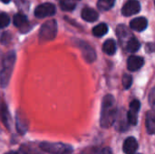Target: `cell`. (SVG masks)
I'll return each instance as SVG.
<instances>
[{"mask_svg":"<svg viewBox=\"0 0 155 154\" xmlns=\"http://www.w3.org/2000/svg\"><path fill=\"white\" fill-rule=\"evenodd\" d=\"M117 114V108L115 99L112 94H107L104 96L102 103L100 124L103 128L111 127L115 121Z\"/></svg>","mask_w":155,"mask_h":154,"instance_id":"obj_1","label":"cell"},{"mask_svg":"<svg viewBox=\"0 0 155 154\" xmlns=\"http://www.w3.org/2000/svg\"><path fill=\"white\" fill-rule=\"evenodd\" d=\"M15 63V54L14 51H10L5 55L3 59L2 69L0 71V84L3 88H5L9 83Z\"/></svg>","mask_w":155,"mask_h":154,"instance_id":"obj_2","label":"cell"},{"mask_svg":"<svg viewBox=\"0 0 155 154\" xmlns=\"http://www.w3.org/2000/svg\"><path fill=\"white\" fill-rule=\"evenodd\" d=\"M39 147L43 152L49 154H71L74 152L71 145L62 143H42Z\"/></svg>","mask_w":155,"mask_h":154,"instance_id":"obj_3","label":"cell"},{"mask_svg":"<svg viewBox=\"0 0 155 154\" xmlns=\"http://www.w3.org/2000/svg\"><path fill=\"white\" fill-rule=\"evenodd\" d=\"M57 34V23L55 20H50L45 22L39 31L40 43H45L54 39Z\"/></svg>","mask_w":155,"mask_h":154,"instance_id":"obj_4","label":"cell"},{"mask_svg":"<svg viewBox=\"0 0 155 154\" xmlns=\"http://www.w3.org/2000/svg\"><path fill=\"white\" fill-rule=\"evenodd\" d=\"M55 11H56V8L54 5L51 3H45L36 6L35 10V15L37 18H45L47 16L54 15L55 14Z\"/></svg>","mask_w":155,"mask_h":154,"instance_id":"obj_5","label":"cell"},{"mask_svg":"<svg viewBox=\"0 0 155 154\" xmlns=\"http://www.w3.org/2000/svg\"><path fill=\"white\" fill-rule=\"evenodd\" d=\"M141 108V103L138 100H134L130 103V108L127 113L128 122L131 125H136L138 122V113Z\"/></svg>","mask_w":155,"mask_h":154,"instance_id":"obj_6","label":"cell"},{"mask_svg":"<svg viewBox=\"0 0 155 154\" xmlns=\"http://www.w3.org/2000/svg\"><path fill=\"white\" fill-rule=\"evenodd\" d=\"M141 10V5L139 1L137 0H129L126 2L123 8H122V14L124 16H131L134 15H136Z\"/></svg>","mask_w":155,"mask_h":154,"instance_id":"obj_7","label":"cell"},{"mask_svg":"<svg viewBox=\"0 0 155 154\" xmlns=\"http://www.w3.org/2000/svg\"><path fill=\"white\" fill-rule=\"evenodd\" d=\"M114 123H115V127H116L117 131L124 132V131H126L128 129V126H129L130 123L128 122L127 113H125V111L124 109L120 110L119 112L117 111V114H116Z\"/></svg>","mask_w":155,"mask_h":154,"instance_id":"obj_8","label":"cell"},{"mask_svg":"<svg viewBox=\"0 0 155 154\" xmlns=\"http://www.w3.org/2000/svg\"><path fill=\"white\" fill-rule=\"evenodd\" d=\"M16 129L20 134L26 133L28 129V121L25 113L21 111H18L16 113Z\"/></svg>","mask_w":155,"mask_h":154,"instance_id":"obj_9","label":"cell"},{"mask_svg":"<svg viewBox=\"0 0 155 154\" xmlns=\"http://www.w3.org/2000/svg\"><path fill=\"white\" fill-rule=\"evenodd\" d=\"M79 46L82 50V53H83V55L84 57V59L89 62V63H92L95 60L96 58V54H95V52L94 50L90 46L88 45L87 44H84L83 42H80L79 43Z\"/></svg>","mask_w":155,"mask_h":154,"instance_id":"obj_10","label":"cell"},{"mask_svg":"<svg viewBox=\"0 0 155 154\" xmlns=\"http://www.w3.org/2000/svg\"><path fill=\"white\" fill-rule=\"evenodd\" d=\"M143 64H144L143 58H142L140 56L133 55V56H130L127 61V67L130 71L134 72V71H137L140 68H142Z\"/></svg>","mask_w":155,"mask_h":154,"instance_id":"obj_11","label":"cell"},{"mask_svg":"<svg viewBox=\"0 0 155 154\" xmlns=\"http://www.w3.org/2000/svg\"><path fill=\"white\" fill-rule=\"evenodd\" d=\"M124 152L125 154H134L138 149V143L135 138L129 137L124 143Z\"/></svg>","mask_w":155,"mask_h":154,"instance_id":"obj_12","label":"cell"},{"mask_svg":"<svg viewBox=\"0 0 155 154\" xmlns=\"http://www.w3.org/2000/svg\"><path fill=\"white\" fill-rule=\"evenodd\" d=\"M148 21L145 17H136L133 19L130 23V26L133 30L137 32H142L147 28Z\"/></svg>","mask_w":155,"mask_h":154,"instance_id":"obj_13","label":"cell"},{"mask_svg":"<svg viewBox=\"0 0 155 154\" xmlns=\"http://www.w3.org/2000/svg\"><path fill=\"white\" fill-rule=\"evenodd\" d=\"M82 18L87 22H94L98 19L99 17V15L98 13L93 9V8H90V7H85L82 10Z\"/></svg>","mask_w":155,"mask_h":154,"instance_id":"obj_14","label":"cell"},{"mask_svg":"<svg viewBox=\"0 0 155 154\" xmlns=\"http://www.w3.org/2000/svg\"><path fill=\"white\" fill-rule=\"evenodd\" d=\"M146 128L150 134L155 133V110H152L146 114Z\"/></svg>","mask_w":155,"mask_h":154,"instance_id":"obj_15","label":"cell"},{"mask_svg":"<svg viewBox=\"0 0 155 154\" xmlns=\"http://www.w3.org/2000/svg\"><path fill=\"white\" fill-rule=\"evenodd\" d=\"M0 118L3 122V123L5 125V127L10 128V123H11L10 114H9L7 107L5 103L0 104Z\"/></svg>","mask_w":155,"mask_h":154,"instance_id":"obj_16","label":"cell"},{"mask_svg":"<svg viewBox=\"0 0 155 154\" xmlns=\"http://www.w3.org/2000/svg\"><path fill=\"white\" fill-rule=\"evenodd\" d=\"M103 51L109 55H113L116 52V43L113 39H108L104 43Z\"/></svg>","mask_w":155,"mask_h":154,"instance_id":"obj_17","label":"cell"},{"mask_svg":"<svg viewBox=\"0 0 155 154\" xmlns=\"http://www.w3.org/2000/svg\"><path fill=\"white\" fill-rule=\"evenodd\" d=\"M14 25L17 28H24L25 26L28 25V20L27 17L25 15L17 14L14 16Z\"/></svg>","mask_w":155,"mask_h":154,"instance_id":"obj_18","label":"cell"},{"mask_svg":"<svg viewBox=\"0 0 155 154\" xmlns=\"http://www.w3.org/2000/svg\"><path fill=\"white\" fill-rule=\"evenodd\" d=\"M140 46H141V44L140 42L134 38V37H131L128 42H127V45H126V50L130 53H134V52H137L139 49H140Z\"/></svg>","mask_w":155,"mask_h":154,"instance_id":"obj_19","label":"cell"},{"mask_svg":"<svg viewBox=\"0 0 155 154\" xmlns=\"http://www.w3.org/2000/svg\"><path fill=\"white\" fill-rule=\"evenodd\" d=\"M107 32H108V26L106 24H104V23L99 24L93 28V34L97 37L104 36Z\"/></svg>","mask_w":155,"mask_h":154,"instance_id":"obj_20","label":"cell"},{"mask_svg":"<svg viewBox=\"0 0 155 154\" xmlns=\"http://www.w3.org/2000/svg\"><path fill=\"white\" fill-rule=\"evenodd\" d=\"M115 0H98L97 6L102 11H108L114 5Z\"/></svg>","mask_w":155,"mask_h":154,"instance_id":"obj_21","label":"cell"},{"mask_svg":"<svg viewBox=\"0 0 155 154\" xmlns=\"http://www.w3.org/2000/svg\"><path fill=\"white\" fill-rule=\"evenodd\" d=\"M21 152L23 154H43L42 153V150L40 148V150H37V148L34 147L31 144H25L21 147Z\"/></svg>","mask_w":155,"mask_h":154,"instance_id":"obj_22","label":"cell"},{"mask_svg":"<svg viewBox=\"0 0 155 154\" xmlns=\"http://www.w3.org/2000/svg\"><path fill=\"white\" fill-rule=\"evenodd\" d=\"M116 33H117V35L119 36V38H121V39L127 38L128 36H132L131 32H130V31L128 30V28H127L125 25H118V26H117Z\"/></svg>","mask_w":155,"mask_h":154,"instance_id":"obj_23","label":"cell"},{"mask_svg":"<svg viewBox=\"0 0 155 154\" xmlns=\"http://www.w3.org/2000/svg\"><path fill=\"white\" fill-rule=\"evenodd\" d=\"M59 3L63 11H72L75 7V3L71 0H59Z\"/></svg>","mask_w":155,"mask_h":154,"instance_id":"obj_24","label":"cell"},{"mask_svg":"<svg viewBox=\"0 0 155 154\" xmlns=\"http://www.w3.org/2000/svg\"><path fill=\"white\" fill-rule=\"evenodd\" d=\"M10 18L7 14L5 13H0V28L6 27L9 25Z\"/></svg>","mask_w":155,"mask_h":154,"instance_id":"obj_25","label":"cell"},{"mask_svg":"<svg viewBox=\"0 0 155 154\" xmlns=\"http://www.w3.org/2000/svg\"><path fill=\"white\" fill-rule=\"evenodd\" d=\"M133 84V77L130 74H124L123 77V85L125 89H129Z\"/></svg>","mask_w":155,"mask_h":154,"instance_id":"obj_26","label":"cell"},{"mask_svg":"<svg viewBox=\"0 0 155 154\" xmlns=\"http://www.w3.org/2000/svg\"><path fill=\"white\" fill-rule=\"evenodd\" d=\"M149 103L151 105V107L153 108V110H155V87L152 89V91L149 93Z\"/></svg>","mask_w":155,"mask_h":154,"instance_id":"obj_27","label":"cell"},{"mask_svg":"<svg viewBox=\"0 0 155 154\" xmlns=\"http://www.w3.org/2000/svg\"><path fill=\"white\" fill-rule=\"evenodd\" d=\"M146 51H147L148 53H153V52H154L155 44H152V43L147 44H146Z\"/></svg>","mask_w":155,"mask_h":154,"instance_id":"obj_28","label":"cell"},{"mask_svg":"<svg viewBox=\"0 0 155 154\" xmlns=\"http://www.w3.org/2000/svg\"><path fill=\"white\" fill-rule=\"evenodd\" d=\"M99 154H113V153H112V151H111L109 148H104V149H103V150L100 152V153Z\"/></svg>","mask_w":155,"mask_h":154,"instance_id":"obj_29","label":"cell"},{"mask_svg":"<svg viewBox=\"0 0 155 154\" xmlns=\"http://www.w3.org/2000/svg\"><path fill=\"white\" fill-rule=\"evenodd\" d=\"M0 1H2L3 3H5V4H7V3H9L10 2V0H0Z\"/></svg>","mask_w":155,"mask_h":154,"instance_id":"obj_30","label":"cell"},{"mask_svg":"<svg viewBox=\"0 0 155 154\" xmlns=\"http://www.w3.org/2000/svg\"><path fill=\"white\" fill-rule=\"evenodd\" d=\"M5 154H17L15 152H7V153Z\"/></svg>","mask_w":155,"mask_h":154,"instance_id":"obj_31","label":"cell"},{"mask_svg":"<svg viewBox=\"0 0 155 154\" xmlns=\"http://www.w3.org/2000/svg\"><path fill=\"white\" fill-rule=\"evenodd\" d=\"M154 4H155V0H154Z\"/></svg>","mask_w":155,"mask_h":154,"instance_id":"obj_32","label":"cell"},{"mask_svg":"<svg viewBox=\"0 0 155 154\" xmlns=\"http://www.w3.org/2000/svg\"><path fill=\"white\" fill-rule=\"evenodd\" d=\"M134 154H135V153H134Z\"/></svg>","mask_w":155,"mask_h":154,"instance_id":"obj_33","label":"cell"}]
</instances>
